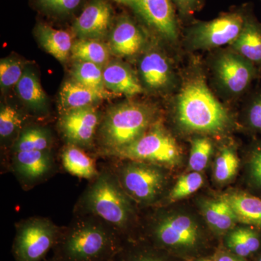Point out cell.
<instances>
[{"instance_id": "cell-1", "label": "cell", "mask_w": 261, "mask_h": 261, "mask_svg": "<svg viewBox=\"0 0 261 261\" xmlns=\"http://www.w3.org/2000/svg\"><path fill=\"white\" fill-rule=\"evenodd\" d=\"M119 235L102 221L80 220L61 233L53 257L57 261L113 260L123 245Z\"/></svg>"}, {"instance_id": "cell-2", "label": "cell", "mask_w": 261, "mask_h": 261, "mask_svg": "<svg viewBox=\"0 0 261 261\" xmlns=\"http://www.w3.org/2000/svg\"><path fill=\"white\" fill-rule=\"evenodd\" d=\"M176 116L180 125L192 132L218 134L230 123L226 110L201 77L190 81L181 89L176 102Z\"/></svg>"}, {"instance_id": "cell-3", "label": "cell", "mask_w": 261, "mask_h": 261, "mask_svg": "<svg viewBox=\"0 0 261 261\" xmlns=\"http://www.w3.org/2000/svg\"><path fill=\"white\" fill-rule=\"evenodd\" d=\"M149 244L176 258L190 261L206 256L208 239L198 223L185 214L163 216L149 233Z\"/></svg>"}, {"instance_id": "cell-4", "label": "cell", "mask_w": 261, "mask_h": 261, "mask_svg": "<svg viewBox=\"0 0 261 261\" xmlns=\"http://www.w3.org/2000/svg\"><path fill=\"white\" fill-rule=\"evenodd\" d=\"M130 197L116 175L109 171L99 173L82 197L87 213L111 226L118 233L124 232L133 217Z\"/></svg>"}, {"instance_id": "cell-5", "label": "cell", "mask_w": 261, "mask_h": 261, "mask_svg": "<svg viewBox=\"0 0 261 261\" xmlns=\"http://www.w3.org/2000/svg\"><path fill=\"white\" fill-rule=\"evenodd\" d=\"M152 110L137 102H124L111 108L103 120L101 140L107 154L129 145L148 129Z\"/></svg>"}, {"instance_id": "cell-6", "label": "cell", "mask_w": 261, "mask_h": 261, "mask_svg": "<svg viewBox=\"0 0 261 261\" xmlns=\"http://www.w3.org/2000/svg\"><path fill=\"white\" fill-rule=\"evenodd\" d=\"M110 155L160 166H176L181 159L176 141L159 125L151 127L129 145Z\"/></svg>"}, {"instance_id": "cell-7", "label": "cell", "mask_w": 261, "mask_h": 261, "mask_svg": "<svg viewBox=\"0 0 261 261\" xmlns=\"http://www.w3.org/2000/svg\"><path fill=\"white\" fill-rule=\"evenodd\" d=\"M61 233V228L45 218H31L20 223L13 245L15 261H42Z\"/></svg>"}, {"instance_id": "cell-8", "label": "cell", "mask_w": 261, "mask_h": 261, "mask_svg": "<svg viewBox=\"0 0 261 261\" xmlns=\"http://www.w3.org/2000/svg\"><path fill=\"white\" fill-rule=\"evenodd\" d=\"M117 177L127 195L142 204L157 200L166 184V175L161 166L141 161L125 163Z\"/></svg>"}, {"instance_id": "cell-9", "label": "cell", "mask_w": 261, "mask_h": 261, "mask_svg": "<svg viewBox=\"0 0 261 261\" xmlns=\"http://www.w3.org/2000/svg\"><path fill=\"white\" fill-rule=\"evenodd\" d=\"M248 15L242 11L233 12L197 24L190 32L192 47L207 49L232 44L241 34Z\"/></svg>"}, {"instance_id": "cell-10", "label": "cell", "mask_w": 261, "mask_h": 261, "mask_svg": "<svg viewBox=\"0 0 261 261\" xmlns=\"http://www.w3.org/2000/svg\"><path fill=\"white\" fill-rule=\"evenodd\" d=\"M51 145H14L12 166L15 173L24 181H39L49 173L53 166Z\"/></svg>"}, {"instance_id": "cell-11", "label": "cell", "mask_w": 261, "mask_h": 261, "mask_svg": "<svg viewBox=\"0 0 261 261\" xmlns=\"http://www.w3.org/2000/svg\"><path fill=\"white\" fill-rule=\"evenodd\" d=\"M99 123L97 111L89 106L61 114L59 127L70 145L84 148L92 145Z\"/></svg>"}, {"instance_id": "cell-12", "label": "cell", "mask_w": 261, "mask_h": 261, "mask_svg": "<svg viewBox=\"0 0 261 261\" xmlns=\"http://www.w3.org/2000/svg\"><path fill=\"white\" fill-rule=\"evenodd\" d=\"M220 82L233 94H240L250 86L257 74L255 65L236 53H225L216 63Z\"/></svg>"}, {"instance_id": "cell-13", "label": "cell", "mask_w": 261, "mask_h": 261, "mask_svg": "<svg viewBox=\"0 0 261 261\" xmlns=\"http://www.w3.org/2000/svg\"><path fill=\"white\" fill-rule=\"evenodd\" d=\"M112 20V9L105 0H93L75 19L73 30L80 39H96L106 35Z\"/></svg>"}, {"instance_id": "cell-14", "label": "cell", "mask_w": 261, "mask_h": 261, "mask_svg": "<svg viewBox=\"0 0 261 261\" xmlns=\"http://www.w3.org/2000/svg\"><path fill=\"white\" fill-rule=\"evenodd\" d=\"M139 14L163 37L176 40L177 25L171 0H140Z\"/></svg>"}, {"instance_id": "cell-15", "label": "cell", "mask_w": 261, "mask_h": 261, "mask_svg": "<svg viewBox=\"0 0 261 261\" xmlns=\"http://www.w3.org/2000/svg\"><path fill=\"white\" fill-rule=\"evenodd\" d=\"M144 37L140 29L129 18L123 17L117 22L110 40L111 51L119 56H130L140 51Z\"/></svg>"}, {"instance_id": "cell-16", "label": "cell", "mask_w": 261, "mask_h": 261, "mask_svg": "<svg viewBox=\"0 0 261 261\" xmlns=\"http://www.w3.org/2000/svg\"><path fill=\"white\" fill-rule=\"evenodd\" d=\"M103 80L106 89L118 95L132 96L142 93L143 89L134 72L118 62L110 63L103 70Z\"/></svg>"}, {"instance_id": "cell-17", "label": "cell", "mask_w": 261, "mask_h": 261, "mask_svg": "<svg viewBox=\"0 0 261 261\" xmlns=\"http://www.w3.org/2000/svg\"><path fill=\"white\" fill-rule=\"evenodd\" d=\"M111 98L72 80L63 84L60 92L59 108L61 114L72 110L89 107L94 103Z\"/></svg>"}, {"instance_id": "cell-18", "label": "cell", "mask_w": 261, "mask_h": 261, "mask_svg": "<svg viewBox=\"0 0 261 261\" xmlns=\"http://www.w3.org/2000/svg\"><path fill=\"white\" fill-rule=\"evenodd\" d=\"M224 248L239 257L248 259L261 249V234L249 226L234 227L224 235Z\"/></svg>"}, {"instance_id": "cell-19", "label": "cell", "mask_w": 261, "mask_h": 261, "mask_svg": "<svg viewBox=\"0 0 261 261\" xmlns=\"http://www.w3.org/2000/svg\"><path fill=\"white\" fill-rule=\"evenodd\" d=\"M202 211L209 227L219 236H224L238 222L231 206L221 197L205 201L202 205Z\"/></svg>"}, {"instance_id": "cell-20", "label": "cell", "mask_w": 261, "mask_h": 261, "mask_svg": "<svg viewBox=\"0 0 261 261\" xmlns=\"http://www.w3.org/2000/svg\"><path fill=\"white\" fill-rule=\"evenodd\" d=\"M140 70L144 83L149 88H165L171 82V68L161 53L152 51L146 54L140 62Z\"/></svg>"}, {"instance_id": "cell-21", "label": "cell", "mask_w": 261, "mask_h": 261, "mask_svg": "<svg viewBox=\"0 0 261 261\" xmlns=\"http://www.w3.org/2000/svg\"><path fill=\"white\" fill-rule=\"evenodd\" d=\"M221 197L227 201L238 222L261 228V199L242 192H230Z\"/></svg>"}, {"instance_id": "cell-22", "label": "cell", "mask_w": 261, "mask_h": 261, "mask_svg": "<svg viewBox=\"0 0 261 261\" xmlns=\"http://www.w3.org/2000/svg\"><path fill=\"white\" fill-rule=\"evenodd\" d=\"M231 46L247 61L261 65V24L248 15L241 34Z\"/></svg>"}, {"instance_id": "cell-23", "label": "cell", "mask_w": 261, "mask_h": 261, "mask_svg": "<svg viewBox=\"0 0 261 261\" xmlns=\"http://www.w3.org/2000/svg\"><path fill=\"white\" fill-rule=\"evenodd\" d=\"M36 34L41 45L48 53L61 62L68 59L73 44L69 33L41 23L36 29Z\"/></svg>"}, {"instance_id": "cell-24", "label": "cell", "mask_w": 261, "mask_h": 261, "mask_svg": "<svg viewBox=\"0 0 261 261\" xmlns=\"http://www.w3.org/2000/svg\"><path fill=\"white\" fill-rule=\"evenodd\" d=\"M62 162L65 169L77 177L92 179L99 176L93 159L77 146L70 145L63 149Z\"/></svg>"}, {"instance_id": "cell-25", "label": "cell", "mask_w": 261, "mask_h": 261, "mask_svg": "<svg viewBox=\"0 0 261 261\" xmlns=\"http://www.w3.org/2000/svg\"><path fill=\"white\" fill-rule=\"evenodd\" d=\"M19 97L29 107L35 111H44L47 106V97L37 75L31 70H24L23 75L16 84Z\"/></svg>"}, {"instance_id": "cell-26", "label": "cell", "mask_w": 261, "mask_h": 261, "mask_svg": "<svg viewBox=\"0 0 261 261\" xmlns=\"http://www.w3.org/2000/svg\"><path fill=\"white\" fill-rule=\"evenodd\" d=\"M71 75L73 80L86 87L111 97L118 96L106 89L103 80V70L99 65L89 62L78 61L72 68Z\"/></svg>"}, {"instance_id": "cell-27", "label": "cell", "mask_w": 261, "mask_h": 261, "mask_svg": "<svg viewBox=\"0 0 261 261\" xmlns=\"http://www.w3.org/2000/svg\"><path fill=\"white\" fill-rule=\"evenodd\" d=\"M70 55L77 61L89 62L101 65L107 63L110 51L104 44L94 39H81L73 43Z\"/></svg>"}, {"instance_id": "cell-28", "label": "cell", "mask_w": 261, "mask_h": 261, "mask_svg": "<svg viewBox=\"0 0 261 261\" xmlns=\"http://www.w3.org/2000/svg\"><path fill=\"white\" fill-rule=\"evenodd\" d=\"M126 247L123 245L121 250L113 258L114 261H173V257L159 250L150 244H137Z\"/></svg>"}, {"instance_id": "cell-29", "label": "cell", "mask_w": 261, "mask_h": 261, "mask_svg": "<svg viewBox=\"0 0 261 261\" xmlns=\"http://www.w3.org/2000/svg\"><path fill=\"white\" fill-rule=\"evenodd\" d=\"M238 157L230 148L222 149L216 159L214 168V177L219 183H226L232 179L239 168Z\"/></svg>"}, {"instance_id": "cell-30", "label": "cell", "mask_w": 261, "mask_h": 261, "mask_svg": "<svg viewBox=\"0 0 261 261\" xmlns=\"http://www.w3.org/2000/svg\"><path fill=\"white\" fill-rule=\"evenodd\" d=\"M203 185V177L200 172L192 171L181 176L175 184L168 195V200L175 202L185 198L197 192Z\"/></svg>"}, {"instance_id": "cell-31", "label": "cell", "mask_w": 261, "mask_h": 261, "mask_svg": "<svg viewBox=\"0 0 261 261\" xmlns=\"http://www.w3.org/2000/svg\"><path fill=\"white\" fill-rule=\"evenodd\" d=\"M213 152L212 142L206 137L196 138L192 142L189 165L192 171L201 172L208 163Z\"/></svg>"}, {"instance_id": "cell-32", "label": "cell", "mask_w": 261, "mask_h": 261, "mask_svg": "<svg viewBox=\"0 0 261 261\" xmlns=\"http://www.w3.org/2000/svg\"><path fill=\"white\" fill-rule=\"evenodd\" d=\"M21 62L12 58L0 61V85L2 89H9L16 86L23 73Z\"/></svg>"}, {"instance_id": "cell-33", "label": "cell", "mask_w": 261, "mask_h": 261, "mask_svg": "<svg viewBox=\"0 0 261 261\" xmlns=\"http://www.w3.org/2000/svg\"><path fill=\"white\" fill-rule=\"evenodd\" d=\"M23 119L20 113L14 108L4 106L0 111V136L2 139L11 137L20 129Z\"/></svg>"}, {"instance_id": "cell-34", "label": "cell", "mask_w": 261, "mask_h": 261, "mask_svg": "<svg viewBox=\"0 0 261 261\" xmlns=\"http://www.w3.org/2000/svg\"><path fill=\"white\" fill-rule=\"evenodd\" d=\"M248 171L254 185L261 190V144L255 147L250 154Z\"/></svg>"}, {"instance_id": "cell-35", "label": "cell", "mask_w": 261, "mask_h": 261, "mask_svg": "<svg viewBox=\"0 0 261 261\" xmlns=\"http://www.w3.org/2000/svg\"><path fill=\"white\" fill-rule=\"evenodd\" d=\"M247 121L252 129L261 132V92L255 96L249 105Z\"/></svg>"}, {"instance_id": "cell-36", "label": "cell", "mask_w": 261, "mask_h": 261, "mask_svg": "<svg viewBox=\"0 0 261 261\" xmlns=\"http://www.w3.org/2000/svg\"><path fill=\"white\" fill-rule=\"evenodd\" d=\"M173 2L183 14H190L200 8L202 0H173Z\"/></svg>"}, {"instance_id": "cell-37", "label": "cell", "mask_w": 261, "mask_h": 261, "mask_svg": "<svg viewBox=\"0 0 261 261\" xmlns=\"http://www.w3.org/2000/svg\"><path fill=\"white\" fill-rule=\"evenodd\" d=\"M82 0H58L53 11L58 13H67L75 9Z\"/></svg>"}, {"instance_id": "cell-38", "label": "cell", "mask_w": 261, "mask_h": 261, "mask_svg": "<svg viewBox=\"0 0 261 261\" xmlns=\"http://www.w3.org/2000/svg\"><path fill=\"white\" fill-rule=\"evenodd\" d=\"M214 261H247V259L239 257L226 249L220 248L213 254Z\"/></svg>"}, {"instance_id": "cell-39", "label": "cell", "mask_w": 261, "mask_h": 261, "mask_svg": "<svg viewBox=\"0 0 261 261\" xmlns=\"http://www.w3.org/2000/svg\"><path fill=\"white\" fill-rule=\"evenodd\" d=\"M115 1L132 7L138 13L140 12V0H115Z\"/></svg>"}, {"instance_id": "cell-40", "label": "cell", "mask_w": 261, "mask_h": 261, "mask_svg": "<svg viewBox=\"0 0 261 261\" xmlns=\"http://www.w3.org/2000/svg\"><path fill=\"white\" fill-rule=\"evenodd\" d=\"M58 0H39V3L42 5L44 8L53 10L56 5Z\"/></svg>"}, {"instance_id": "cell-41", "label": "cell", "mask_w": 261, "mask_h": 261, "mask_svg": "<svg viewBox=\"0 0 261 261\" xmlns=\"http://www.w3.org/2000/svg\"><path fill=\"white\" fill-rule=\"evenodd\" d=\"M190 261H214V257H213V255H211L198 257V258L194 259V260Z\"/></svg>"}, {"instance_id": "cell-42", "label": "cell", "mask_w": 261, "mask_h": 261, "mask_svg": "<svg viewBox=\"0 0 261 261\" xmlns=\"http://www.w3.org/2000/svg\"><path fill=\"white\" fill-rule=\"evenodd\" d=\"M255 261H261V252H260V254H259L258 256L257 257Z\"/></svg>"}, {"instance_id": "cell-43", "label": "cell", "mask_w": 261, "mask_h": 261, "mask_svg": "<svg viewBox=\"0 0 261 261\" xmlns=\"http://www.w3.org/2000/svg\"><path fill=\"white\" fill-rule=\"evenodd\" d=\"M48 261H57L56 259L54 258V257H53V258L50 259V260H49Z\"/></svg>"}, {"instance_id": "cell-44", "label": "cell", "mask_w": 261, "mask_h": 261, "mask_svg": "<svg viewBox=\"0 0 261 261\" xmlns=\"http://www.w3.org/2000/svg\"><path fill=\"white\" fill-rule=\"evenodd\" d=\"M108 261H114V260H113H113H108Z\"/></svg>"}]
</instances>
